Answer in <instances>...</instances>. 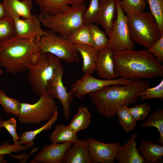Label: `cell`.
<instances>
[{
    "mask_svg": "<svg viewBox=\"0 0 163 163\" xmlns=\"http://www.w3.org/2000/svg\"><path fill=\"white\" fill-rule=\"evenodd\" d=\"M113 60L117 77L132 80L163 76V65L147 49L114 52Z\"/></svg>",
    "mask_w": 163,
    "mask_h": 163,
    "instance_id": "1",
    "label": "cell"
},
{
    "mask_svg": "<svg viewBox=\"0 0 163 163\" xmlns=\"http://www.w3.org/2000/svg\"><path fill=\"white\" fill-rule=\"evenodd\" d=\"M149 87V81L132 80L124 85L107 86L88 95L98 113L103 116L110 118L115 116L119 107L136 102L140 92Z\"/></svg>",
    "mask_w": 163,
    "mask_h": 163,
    "instance_id": "2",
    "label": "cell"
},
{
    "mask_svg": "<svg viewBox=\"0 0 163 163\" xmlns=\"http://www.w3.org/2000/svg\"><path fill=\"white\" fill-rule=\"evenodd\" d=\"M38 51L37 43L16 37L12 38L0 44V66L12 75L25 72Z\"/></svg>",
    "mask_w": 163,
    "mask_h": 163,
    "instance_id": "3",
    "label": "cell"
},
{
    "mask_svg": "<svg viewBox=\"0 0 163 163\" xmlns=\"http://www.w3.org/2000/svg\"><path fill=\"white\" fill-rule=\"evenodd\" d=\"M62 69L60 59L54 55L39 51L35 53L29 65L27 76L34 94L40 95L46 91L49 81Z\"/></svg>",
    "mask_w": 163,
    "mask_h": 163,
    "instance_id": "4",
    "label": "cell"
},
{
    "mask_svg": "<svg viewBox=\"0 0 163 163\" xmlns=\"http://www.w3.org/2000/svg\"><path fill=\"white\" fill-rule=\"evenodd\" d=\"M87 8L85 4L83 3L71 6L66 11L55 15L41 12L38 16L45 27L68 38L73 31L84 24L82 15Z\"/></svg>",
    "mask_w": 163,
    "mask_h": 163,
    "instance_id": "5",
    "label": "cell"
},
{
    "mask_svg": "<svg viewBox=\"0 0 163 163\" xmlns=\"http://www.w3.org/2000/svg\"><path fill=\"white\" fill-rule=\"evenodd\" d=\"M127 25L133 42L147 48L161 36L158 25L150 12L143 11L127 16Z\"/></svg>",
    "mask_w": 163,
    "mask_h": 163,
    "instance_id": "6",
    "label": "cell"
},
{
    "mask_svg": "<svg viewBox=\"0 0 163 163\" xmlns=\"http://www.w3.org/2000/svg\"><path fill=\"white\" fill-rule=\"evenodd\" d=\"M40 95L39 100L34 104L21 103L20 113L17 117L21 123L35 125L48 121L57 110L58 105L46 91Z\"/></svg>",
    "mask_w": 163,
    "mask_h": 163,
    "instance_id": "7",
    "label": "cell"
},
{
    "mask_svg": "<svg viewBox=\"0 0 163 163\" xmlns=\"http://www.w3.org/2000/svg\"><path fill=\"white\" fill-rule=\"evenodd\" d=\"M37 43L39 51L51 53L65 62L72 63L80 61L79 53L68 38L58 35L50 29Z\"/></svg>",
    "mask_w": 163,
    "mask_h": 163,
    "instance_id": "8",
    "label": "cell"
},
{
    "mask_svg": "<svg viewBox=\"0 0 163 163\" xmlns=\"http://www.w3.org/2000/svg\"><path fill=\"white\" fill-rule=\"evenodd\" d=\"M117 16L113 21L109 37L108 48L113 53L125 50H134V42L132 40L127 25V16L123 11L116 0Z\"/></svg>",
    "mask_w": 163,
    "mask_h": 163,
    "instance_id": "9",
    "label": "cell"
},
{
    "mask_svg": "<svg viewBox=\"0 0 163 163\" xmlns=\"http://www.w3.org/2000/svg\"><path fill=\"white\" fill-rule=\"evenodd\" d=\"M132 81L122 78L112 80L100 79L94 78L91 75L84 74L81 78L72 85L70 90L74 96L82 98L86 95L99 91L107 86L124 85Z\"/></svg>",
    "mask_w": 163,
    "mask_h": 163,
    "instance_id": "10",
    "label": "cell"
},
{
    "mask_svg": "<svg viewBox=\"0 0 163 163\" xmlns=\"http://www.w3.org/2000/svg\"><path fill=\"white\" fill-rule=\"evenodd\" d=\"M63 69L60 70L48 82L46 90L54 99H56L61 103L63 108L64 117L68 119L70 114V105L74 95L70 90L67 92L63 84L62 78Z\"/></svg>",
    "mask_w": 163,
    "mask_h": 163,
    "instance_id": "11",
    "label": "cell"
},
{
    "mask_svg": "<svg viewBox=\"0 0 163 163\" xmlns=\"http://www.w3.org/2000/svg\"><path fill=\"white\" fill-rule=\"evenodd\" d=\"M12 20L17 37L37 43L46 33L45 30L42 28L38 16L35 14H32L27 18H16Z\"/></svg>",
    "mask_w": 163,
    "mask_h": 163,
    "instance_id": "12",
    "label": "cell"
},
{
    "mask_svg": "<svg viewBox=\"0 0 163 163\" xmlns=\"http://www.w3.org/2000/svg\"><path fill=\"white\" fill-rule=\"evenodd\" d=\"M88 148L93 163H113L120 145L118 142L105 143L94 138L86 139Z\"/></svg>",
    "mask_w": 163,
    "mask_h": 163,
    "instance_id": "13",
    "label": "cell"
},
{
    "mask_svg": "<svg viewBox=\"0 0 163 163\" xmlns=\"http://www.w3.org/2000/svg\"><path fill=\"white\" fill-rule=\"evenodd\" d=\"M73 142H66L60 144L53 143L44 145L34 159L37 163H63L64 154Z\"/></svg>",
    "mask_w": 163,
    "mask_h": 163,
    "instance_id": "14",
    "label": "cell"
},
{
    "mask_svg": "<svg viewBox=\"0 0 163 163\" xmlns=\"http://www.w3.org/2000/svg\"><path fill=\"white\" fill-rule=\"evenodd\" d=\"M117 16L116 0H100L99 9L94 22L101 24L106 35L108 36Z\"/></svg>",
    "mask_w": 163,
    "mask_h": 163,
    "instance_id": "15",
    "label": "cell"
},
{
    "mask_svg": "<svg viewBox=\"0 0 163 163\" xmlns=\"http://www.w3.org/2000/svg\"><path fill=\"white\" fill-rule=\"evenodd\" d=\"M138 134L133 133L127 141L119 147L116 152L115 159L119 163H145L136 145Z\"/></svg>",
    "mask_w": 163,
    "mask_h": 163,
    "instance_id": "16",
    "label": "cell"
},
{
    "mask_svg": "<svg viewBox=\"0 0 163 163\" xmlns=\"http://www.w3.org/2000/svg\"><path fill=\"white\" fill-rule=\"evenodd\" d=\"M63 163H93L86 139H78L66 151Z\"/></svg>",
    "mask_w": 163,
    "mask_h": 163,
    "instance_id": "17",
    "label": "cell"
},
{
    "mask_svg": "<svg viewBox=\"0 0 163 163\" xmlns=\"http://www.w3.org/2000/svg\"><path fill=\"white\" fill-rule=\"evenodd\" d=\"M113 53L108 47L98 52L95 71L100 78L112 80L117 78L114 72Z\"/></svg>",
    "mask_w": 163,
    "mask_h": 163,
    "instance_id": "18",
    "label": "cell"
},
{
    "mask_svg": "<svg viewBox=\"0 0 163 163\" xmlns=\"http://www.w3.org/2000/svg\"><path fill=\"white\" fill-rule=\"evenodd\" d=\"M7 17L26 18L30 17L33 2L32 0H3Z\"/></svg>",
    "mask_w": 163,
    "mask_h": 163,
    "instance_id": "19",
    "label": "cell"
},
{
    "mask_svg": "<svg viewBox=\"0 0 163 163\" xmlns=\"http://www.w3.org/2000/svg\"><path fill=\"white\" fill-rule=\"evenodd\" d=\"M74 45L82 59V72L84 74L91 75L95 71L98 52L91 46L81 44Z\"/></svg>",
    "mask_w": 163,
    "mask_h": 163,
    "instance_id": "20",
    "label": "cell"
},
{
    "mask_svg": "<svg viewBox=\"0 0 163 163\" xmlns=\"http://www.w3.org/2000/svg\"><path fill=\"white\" fill-rule=\"evenodd\" d=\"M138 149L145 163H156L162 159L163 146L157 143L143 139Z\"/></svg>",
    "mask_w": 163,
    "mask_h": 163,
    "instance_id": "21",
    "label": "cell"
},
{
    "mask_svg": "<svg viewBox=\"0 0 163 163\" xmlns=\"http://www.w3.org/2000/svg\"><path fill=\"white\" fill-rule=\"evenodd\" d=\"M77 134V133L71 129L68 126L60 124L56 126L51 133L49 139L53 143L74 142L78 139Z\"/></svg>",
    "mask_w": 163,
    "mask_h": 163,
    "instance_id": "22",
    "label": "cell"
},
{
    "mask_svg": "<svg viewBox=\"0 0 163 163\" xmlns=\"http://www.w3.org/2000/svg\"><path fill=\"white\" fill-rule=\"evenodd\" d=\"M39 5L41 12L49 14L55 15L67 10L71 6H69L67 0H35Z\"/></svg>",
    "mask_w": 163,
    "mask_h": 163,
    "instance_id": "23",
    "label": "cell"
},
{
    "mask_svg": "<svg viewBox=\"0 0 163 163\" xmlns=\"http://www.w3.org/2000/svg\"><path fill=\"white\" fill-rule=\"evenodd\" d=\"M58 112L55 111L47 122L44 125L36 129L25 131L21 134L19 138V143L24 145L28 147L31 148L34 145V140L37 135L43 131L50 129L58 119Z\"/></svg>",
    "mask_w": 163,
    "mask_h": 163,
    "instance_id": "24",
    "label": "cell"
},
{
    "mask_svg": "<svg viewBox=\"0 0 163 163\" xmlns=\"http://www.w3.org/2000/svg\"><path fill=\"white\" fill-rule=\"evenodd\" d=\"M91 117V114L87 107L81 106L68 126L77 133L79 131L85 130L89 126Z\"/></svg>",
    "mask_w": 163,
    "mask_h": 163,
    "instance_id": "25",
    "label": "cell"
},
{
    "mask_svg": "<svg viewBox=\"0 0 163 163\" xmlns=\"http://www.w3.org/2000/svg\"><path fill=\"white\" fill-rule=\"evenodd\" d=\"M143 127H155L160 136L157 143L163 146V109H159L151 114L141 125Z\"/></svg>",
    "mask_w": 163,
    "mask_h": 163,
    "instance_id": "26",
    "label": "cell"
},
{
    "mask_svg": "<svg viewBox=\"0 0 163 163\" xmlns=\"http://www.w3.org/2000/svg\"><path fill=\"white\" fill-rule=\"evenodd\" d=\"M68 39L74 44L93 46L91 33L88 25L83 24L73 31Z\"/></svg>",
    "mask_w": 163,
    "mask_h": 163,
    "instance_id": "27",
    "label": "cell"
},
{
    "mask_svg": "<svg viewBox=\"0 0 163 163\" xmlns=\"http://www.w3.org/2000/svg\"><path fill=\"white\" fill-rule=\"evenodd\" d=\"M116 114L118 115L120 124L127 133L132 131L136 125V121L130 114L127 105H123L117 109Z\"/></svg>",
    "mask_w": 163,
    "mask_h": 163,
    "instance_id": "28",
    "label": "cell"
},
{
    "mask_svg": "<svg viewBox=\"0 0 163 163\" xmlns=\"http://www.w3.org/2000/svg\"><path fill=\"white\" fill-rule=\"evenodd\" d=\"M123 12L127 16L143 12L147 7L146 0H119Z\"/></svg>",
    "mask_w": 163,
    "mask_h": 163,
    "instance_id": "29",
    "label": "cell"
},
{
    "mask_svg": "<svg viewBox=\"0 0 163 163\" xmlns=\"http://www.w3.org/2000/svg\"><path fill=\"white\" fill-rule=\"evenodd\" d=\"M89 26L92 36L93 46L98 52L108 48L109 39L105 32L94 24Z\"/></svg>",
    "mask_w": 163,
    "mask_h": 163,
    "instance_id": "30",
    "label": "cell"
},
{
    "mask_svg": "<svg viewBox=\"0 0 163 163\" xmlns=\"http://www.w3.org/2000/svg\"><path fill=\"white\" fill-rule=\"evenodd\" d=\"M0 104L6 113L18 117L20 113L21 103L18 100L8 96L5 92L0 89Z\"/></svg>",
    "mask_w": 163,
    "mask_h": 163,
    "instance_id": "31",
    "label": "cell"
},
{
    "mask_svg": "<svg viewBox=\"0 0 163 163\" xmlns=\"http://www.w3.org/2000/svg\"><path fill=\"white\" fill-rule=\"evenodd\" d=\"M16 37L13 21L6 17L0 20V44Z\"/></svg>",
    "mask_w": 163,
    "mask_h": 163,
    "instance_id": "32",
    "label": "cell"
},
{
    "mask_svg": "<svg viewBox=\"0 0 163 163\" xmlns=\"http://www.w3.org/2000/svg\"><path fill=\"white\" fill-rule=\"evenodd\" d=\"M151 13L155 18L161 35H163V0H146Z\"/></svg>",
    "mask_w": 163,
    "mask_h": 163,
    "instance_id": "33",
    "label": "cell"
},
{
    "mask_svg": "<svg viewBox=\"0 0 163 163\" xmlns=\"http://www.w3.org/2000/svg\"><path fill=\"white\" fill-rule=\"evenodd\" d=\"M139 97L142 100L152 98H158L163 100V79L155 86L150 88H147L141 91Z\"/></svg>",
    "mask_w": 163,
    "mask_h": 163,
    "instance_id": "34",
    "label": "cell"
},
{
    "mask_svg": "<svg viewBox=\"0 0 163 163\" xmlns=\"http://www.w3.org/2000/svg\"><path fill=\"white\" fill-rule=\"evenodd\" d=\"M100 0H90L89 5L83 13L82 19L84 24H93L99 8Z\"/></svg>",
    "mask_w": 163,
    "mask_h": 163,
    "instance_id": "35",
    "label": "cell"
},
{
    "mask_svg": "<svg viewBox=\"0 0 163 163\" xmlns=\"http://www.w3.org/2000/svg\"><path fill=\"white\" fill-rule=\"evenodd\" d=\"M131 115L136 121H142L145 120L149 115L150 107L145 103L137 105L134 107H129Z\"/></svg>",
    "mask_w": 163,
    "mask_h": 163,
    "instance_id": "36",
    "label": "cell"
},
{
    "mask_svg": "<svg viewBox=\"0 0 163 163\" xmlns=\"http://www.w3.org/2000/svg\"><path fill=\"white\" fill-rule=\"evenodd\" d=\"M31 148L26 146L24 145L11 144L9 142H4L0 145V154L9 155L12 157V152H18L20 151L30 150Z\"/></svg>",
    "mask_w": 163,
    "mask_h": 163,
    "instance_id": "37",
    "label": "cell"
},
{
    "mask_svg": "<svg viewBox=\"0 0 163 163\" xmlns=\"http://www.w3.org/2000/svg\"><path fill=\"white\" fill-rule=\"evenodd\" d=\"M2 127L5 128L11 136L14 144H18L19 143V138L17 134L16 126L17 121L14 117H11L8 120L2 121Z\"/></svg>",
    "mask_w": 163,
    "mask_h": 163,
    "instance_id": "38",
    "label": "cell"
},
{
    "mask_svg": "<svg viewBox=\"0 0 163 163\" xmlns=\"http://www.w3.org/2000/svg\"><path fill=\"white\" fill-rule=\"evenodd\" d=\"M161 63L163 62V35L147 49Z\"/></svg>",
    "mask_w": 163,
    "mask_h": 163,
    "instance_id": "39",
    "label": "cell"
},
{
    "mask_svg": "<svg viewBox=\"0 0 163 163\" xmlns=\"http://www.w3.org/2000/svg\"><path fill=\"white\" fill-rule=\"evenodd\" d=\"M69 5L72 7L76 6L81 5L86 0H67Z\"/></svg>",
    "mask_w": 163,
    "mask_h": 163,
    "instance_id": "40",
    "label": "cell"
},
{
    "mask_svg": "<svg viewBox=\"0 0 163 163\" xmlns=\"http://www.w3.org/2000/svg\"><path fill=\"white\" fill-rule=\"evenodd\" d=\"M7 17L5 9L2 3L0 2V20Z\"/></svg>",
    "mask_w": 163,
    "mask_h": 163,
    "instance_id": "41",
    "label": "cell"
},
{
    "mask_svg": "<svg viewBox=\"0 0 163 163\" xmlns=\"http://www.w3.org/2000/svg\"><path fill=\"white\" fill-rule=\"evenodd\" d=\"M4 154H0V163H6L7 161L4 158Z\"/></svg>",
    "mask_w": 163,
    "mask_h": 163,
    "instance_id": "42",
    "label": "cell"
},
{
    "mask_svg": "<svg viewBox=\"0 0 163 163\" xmlns=\"http://www.w3.org/2000/svg\"><path fill=\"white\" fill-rule=\"evenodd\" d=\"M4 72L3 71L1 67L0 66V75H2Z\"/></svg>",
    "mask_w": 163,
    "mask_h": 163,
    "instance_id": "43",
    "label": "cell"
},
{
    "mask_svg": "<svg viewBox=\"0 0 163 163\" xmlns=\"http://www.w3.org/2000/svg\"><path fill=\"white\" fill-rule=\"evenodd\" d=\"M2 121V118L0 117V133L1 132V129L2 128L1 124V122Z\"/></svg>",
    "mask_w": 163,
    "mask_h": 163,
    "instance_id": "44",
    "label": "cell"
}]
</instances>
